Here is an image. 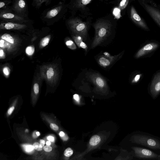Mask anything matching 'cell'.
Instances as JSON below:
<instances>
[{
	"label": "cell",
	"mask_w": 160,
	"mask_h": 160,
	"mask_svg": "<svg viewBox=\"0 0 160 160\" xmlns=\"http://www.w3.org/2000/svg\"><path fill=\"white\" fill-rule=\"evenodd\" d=\"M95 29V36L92 48H95L100 44L110 34L112 24L104 20L98 21L93 25Z\"/></svg>",
	"instance_id": "obj_1"
},
{
	"label": "cell",
	"mask_w": 160,
	"mask_h": 160,
	"mask_svg": "<svg viewBox=\"0 0 160 160\" xmlns=\"http://www.w3.org/2000/svg\"><path fill=\"white\" fill-rule=\"evenodd\" d=\"M40 76L47 82L51 85L58 82L59 72L58 68L55 64H50L43 65L40 67Z\"/></svg>",
	"instance_id": "obj_2"
},
{
	"label": "cell",
	"mask_w": 160,
	"mask_h": 160,
	"mask_svg": "<svg viewBox=\"0 0 160 160\" xmlns=\"http://www.w3.org/2000/svg\"><path fill=\"white\" fill-rule=\"evenodd\" d=\"M133 142L155 150H160V141L157 138L143 134L133 135Z\"/></svg>",
	"instance_id": "obj_3"
},
{
	"label": "cell",
	"mask_w": 160,
	"mask_h": 160,
	"mask_svg": "<svg viewBox=\"0 0 160 160\" xmlns=\"http://www.w3.org/2000/svg\"><path fill=\"white\" fill-rule=\"evenodd\" d=\"M67 23L71 30L74 34L80 36L82 38H86L88 28L86 22L75 18L68 20Z\"/></svg>",
	"instance_id": "obj_4"
},
{
	"label": "cell",
	"mask_w": 160,
	"mask_h": 160,
	"mask_svg": "<svg viewBox=\"0 0 160 160\" xmlns=\"http://www.w3.org/2000/svg\"><path fill=\"white\" fill-rule=\"evenodd\" d=\"M135 156L139 159L160 160V154L150 150L140 147L132 148Z\"/></svg>",
	"instance_id": "obj_5"
},
{
	"label": "cell",
	"mask_w": 160,
	"mask_h": 160,
	"mask_svg": "<svg viewBox=\"0 0 160 160\" xmlns=\"http://www.w3.org/2000/svg\"><path fill=\"white\" fill-rule=\"evenodd\" d=\"M150 91L153 99H155L160 93V72L154 76L151 82Z\"/></svg>",
	"instance_id": "obj_6"
},
{
	"label": "cell",
	"mask_w": 160,
	"mask_h": 160,
	"mask_svg": "<svg viewBox=\"0 0 160 160\" xmlns=\"http://www.w3.org/2000/svg\"><path fill=\"white\" fill-rule=\"evenodd\" d=\"M142 3L146 11L160 27V10L157 8L144 2Z\"/></svg>",
	"instance_id": "obj_7"
},
{
	"label": "cell",
	"mask_w": 160,
	"mask_h": 160,
	"mask_svg": "<svg viewBox=\"0 0 160 160\" xmlns=\"http://www.w3.org/2000/svg\"><path fill=\"white\" fill-rule=\"evenodd\" d=\"M130 16L131 20L136 24L146 30H149L146 23L139 16L133 6L131 8Z\"/></svg>",
	"instance_id": "obj_8"
},
{
	"label": "cell",
	"mask_w": 160,
	"mask_h": 160,
	"mask_svg": "<svg viewBox=\"0 0 160 160\" xmlns=\"http://www.w3.org/2000/svg\"><path fill=\"white\" fill-rule=\"evenodd\" d=\"M120 54L112 56L107 52L104 53V55L100 57L98 59L99 64L104 67L109 66L115 61L119 57Z\"/></svg>",
	"instance_id": "obj_9"
},
{
	"label": "cell",
	"mask_w": 160,
	"mask_h": 160,
	"mask_svg": "<svg viewBox=\"0 0 160 160\" xmlns=\"http://www.w3.org/2000/svg\"><path fill=\"white\" fill-rule=\"evenodd\" d=\"M0 18L2 20L15 22H25L24 18L10 12L2 11L0 14Z\"/></svg>",
	"instance_id": "obj_10"
},
{
	"label": "cell",
	"mask_w": 160,
	"mask_h": 160,
	"mask_svg": "<svg viewBox=\"0 0 160 160\" xmlns=\"http://www.w3.org/2000/svg\"><path fill=\"white\" fill-rule=\"evenodd\" d=\"M158 47L157 43L151 42L146 45L137 52L135 55L136 58H138L156 49Z\"/></svg>",
	"instance_id": "obj_11"
},
{
	"label": "cell",
	"mask_w": 160,
	"mask_h": 160,
	"mask_svg": "<svg viewBox=\"0 0 160 160\" xmlns=\"http://www.w3.org/2000/svg\"><path fill=\"white\" fill-rule=\"evenodd\" d=\"M26 25L11 22H2L0 25L2 30H21L27 27Z\"/></svg>",
	"instance_id": "obj_12"
},
{
	"label": "cell",
	"mask_w": 160,
	"mask_h": 160,
	"mask_svg": "<svg viewBox=\"0 0 160 160\" xmlns=\"http://www.w3.org/2000/svg\"><path fill=\"white\" fill-rule=\"evenodd\" d=\"M91 81L98 88L103 89L107 87L106 82L105 79L98 73H92L89 76Z\"/></svg>",
	"instance_id": "obj_13"
},
{
	"label": "cell",
	"mask_w": 160,
	"mask_h": 160,
	"mask_svg": "<svg viewBox=\"0 0 160 160\" xmlns=\"http://www.w3.org/2000/svg\"><path fill=\"white\" fill-rule=\"evenodd\" d=\"M62 8V5H60L52 8L47 12L45 18L49 19L54 18L60 12Z\"/></svg>",
	"instance_id": "obj_14"
},
{
	"label": "cell",
	"mask_w": 160,
	"mask_h": 160,
	"mask_svg": "<svg viewBox=\"0 0 160 160\" xmlns=\"http://www.w3.org/2000/svg\"><path fill=\"white\" fill-rule=\"evenodd\" d=\"M26 3L24 0H18L15 3L13 10L16 12L20 13L25 9Z\"/></svg>",
	"instance_id": "obj_15"
},
{
	"label": "cell",
	"mask_w": 160,
	"mask_h": 160,
	"mask_svg": "<svg viewBox=\"0 0 160 160\" xmlns=\"http://www.w3.org/2000/svg\"><path fill=\"white\" fill-rule=\"evenodd\" d=\"M72 38L76 44L79 48H81L84 49L86 51H87L88 49L87 46L83 42L82 38V37L76 35L75 36H72Z\"/></svg>",
	"instance_id": "obj_16"
},
{
	"label": "cell",
	"mask_w": 160,
	"mask_h": 160,
	"mask_svg": "<svg viewBox=\"0 0 160 160\" xmlns=\"http://www.w3.org/2000/svg\"><path fill=\"white\" fill-rule=\"evenodd\" d=\"M92 0H73V7L77 9H82Z\"/></svg>",
	"instance_id": "obj_17"
},
{
	"label": "cell",
	"mask_w": 160,
	"mask_h": 160,
	"mask_svg": "<svg viewBox=\"0 0 160 160\" xmlns=\"http://www.w3.org/2000/svg\"><path fill=\"white\" fill-rule=\"evenodd\" d=\"M51 38V35H49L42 38L39 44V48L41 49L46 46L49 43Z\"/></svg>",
	"instance_id": "obj_18"
},
{
	"label": "cell",
	"mask_w": 160,
	"mask_h": 160,
	"mask_svg": "<svg viewBox=\"0 0 160 160\" xmlns=\"http://www.w3.org/2000/svg\"><path fill=\"white\" fill-rule=\"evenodd\" d=\"M101 141L100 138L98 135L92 136L89 141L90 144L92 146H95L98 144Z\"/></svg>",
	"instance_id": "obj_19"
},
{
	"label": "cell",
	"mask_w": 160,
	"mask_h": 160,
	"mask_svg": "<svg viewBox=\"0 0 160 160\" xmlns=\"http://www.w3.org/2000/svg\"><path fill=\"white\" fill-rule=\"evenodd\" d=\"M1 38L4 39L9 43L14 44V39L13 38L10 34L4 33L1 36Z\"/></svg>",
	"instance_id": "obj_20"
},
{
	"label": "cell",
	"mask_w": 160,
	"mask_h": 160,
	"mask_svg": "<svg viewBox=\"0 0 160 160\" xmlns=\"http://www.w3.org/2000/svg\"><path fill=\"white\" fill-rule=\"evenodd\" d=\"M65 44L68 48L71 49L75 50L77 48L74 42L69 39L67 40L65 42Z\"/></svg>",
	"instance_id": "obj_21"
},
{
	"label": "cell",
	"mask_w": 160,
	"mask_h": 160,
	"mask_svg": "<svg viewBox=\"0 0 160 160\" xmlns=\"http://www.w3.org/2000/svg\"><path fill=\"white\" fill-rule=\"evenodd\" d=\"M35 52V48L33 45L28 46L26 48L25 52L26 54L29 56H32Z\"/></svg>",
	"instance_id": "obj_22"
},
{
	"label": "cell",
	"mask_w": 160,
	"mask_h": 160,
	"mask_svg": "<svg viewBox=\"0 0 160 160\" xmlns=\"http://www.w3.org/2000/svg\"><path fill=\"white\" fill-rule=\"evenodd\" d=\"M129 0H122L119 4V8L120 10L125 9L128 5Z\"/></svg>",
	"instance_id": "obj_23"
},
{
	"label": "cell",
	"mask_w": 160,
	"mask_h": 160,
	"mask_svg": "<svg viewBox=\"0 0 160 160\" xmlns=\"http://www.w3.org/2000/svg\"><path fill=\"white\" fill-rule=\"evenodd\" d=\"M73 153V151L70 148H68L65 150L64 154L65 156L69 157L71 156Z\"/></svg>",
	"instance_id": "obj_24"
},
{
	"label": "cell",
	"mask_w": 160,
	"mask_h": 160,
	"mask_svg": "<svg viewBox=\"0 0 160 160\" xmlns=\"http://www.w3.org/2000/svg\"><path fill=\"white\" fill-rule=\"evenodd\" d=\"M3 72L5 76L8 77L10 74V70L9 67L7 66L4 67L2 69Z\"/></svg>",
	"instance_id": "obj_25"
},
{
	"label": "cell",
	"mask_w": 160,
	"mask_h": 160,
	"mask_svg": "<svg viewBox=\"0 0 160 160\" xmlns=\"http://www.w3.org/2000/svg\"><path fill=\"white\" fill-rule=\"evenodd\" d=\"M39 145L40 144L37 142H34L33 145L34 149L38 151H41L42 149V148H41Z\"/></svg>",
	"instance_id": "obj_26"
},
{
	"label": "cell",
	"mask_w": 160,
	"mask_h": 160,
	"mask_svg": "<svg viewBox=\"0 0 160 160\" xmlns=\"http://www.w3.org/2000/svg\"><path fill=\"white\" fill-rule=\"evenodd\" d=\"M47 0H34L35 4L37 7L40 6L42 3Z\"/></svg>",
	"instance_id": "obj_27"
},
{
	"label": "cell",
	"mask_w": 160,
	"mask_h": 160,
	"mask_svg": "<svg viewBox=\"0 0 160 160\" xmlns=\"http://www.w3.org/2000/svg\"><path fill=\"white\" fill-rule=\"evenodd\" d=\"M141 75V74L137 75L132 80V83H135L138 82L139 80Z\"/></svg>",
	"instance_id": "obj_28"
},
{
	"label": "cell",
	"mask_w": 160,
	"mask_h": 160,
	"mask_svg": "<svg viewBox=\"0 0 160 160\" xmlns=\"http://www.w3.org/2000/svg\"><path fill=\"white\" fill-rule=\"evenodd\" d=\"M6 55L3 50L1 48H0V58L4 59L5 58Z\"/></svg>",
	"instance_id": "obj_29"
},
{
	"label": "cell",
	"mask_w": 160,
	"mask_h": 160,
	"mask_svg": "<svg viewBox=\"0 0 160 160\" xmlns=\"http://www.w3.org/2000/svg\"><path fill=\"white\" fill-rule=\"evenodd\" d=\"M25 149L26 151L29 152L33 150L34 148L33 146L28 145L26 146Z\"/></svg>",
	"instance_id": "obj_30"
},
{
	"label": "cell",
	"mask_w": 160,
	"mask_h": 160,
	"mask_svg": "<svg viewBox=\"0 0 160 160\" xmlns=\"http://www.w3.org/2000/svg\"><path fill=\"white\" fill-rule=\"evenodd\" d=\"M43 149L47 152H50L52 150V148L49 145H47L44 146Z\"/></svg>",
	"instance_id": "obj_31"
},
{
	"label": "cell",
	"mask_w": 160,
	"mask_h": 160,
	"mask_svg": "<svg viewBox=\"0 0 160 160\" xmlns=\"http://www.w3.org/2000/svg\"><path fill=\"white\" fill-rule=\"evenodd\" d=\"M50 127L52 129L55 130H57L59 129L57 125L52 123L50 124Z\"/></svg>",
	"instance_id": "obj_32"
},
{
	"label": "cell",
	"mask_w": 160,
	"mask_h": 160,
	"mask_svg": "<svg viewBox=\"0 0 160 160\" xmlns=\"http://www.w3.org/2000/svg\"><path fill=\"white\" fill-rule=\"evenodd\" d=\"M73 98L77 102H79L80 101V98L78 94H75L73 95Z\"/></svg>",
	"instance_id": "obj_33"
},
{
	"label": "cell",
	"mask_w": 160,
	"mask_h": 160,
	"mask_svg": "<svg viewBox=\"0 0 160 160\" xmlns=\"http://www.w3.org/2000/svg\"><path fill=\"white\" fill-rule=\"evenodd\" d=\"M5 41L4 39H1L0 40V47L1 48H4V46Z\"/></svg>",
	"instance_id": "obj_34"
},
{
	"label": "cell",
	"mask_w": 160,
	"mask_h": 160,
	"mask_svg": "<svg viewBox=\"0 0 160 160\" xmlns=\"http://www.w3.org/2000/svg\"><path fill=\"white\" fill-rule=\"evenodd\" d=\"M45 144V141L42 139H41L40 141V147L41 148H42Z\"/></svg>",
	"instance_id": "obj_35"
},
{
	"label": "cell",
	"mask_w": 160,
	"mask_h": 160,
	"mask_svg": "<svg viewBox=\"0 0 160 160\" xmlns=\"http://www.w3.org/2000/svg\"><path fill=\"white\" fill-rule=\"evenodd\" d=\"M14 109V106H12L11 107L8 111V114L9 115L11 114L12 113Z\"/></svg>",
	"instance_id": "obj_36"
},
{
	"label": "cell",
	"mask_w": 160,
	"mask_h": 160,
	"mask_svg": "<svg viewBox=\"0 0 160 160\" xmlns=\"http://www.w3.org/2000/svg\"><path fill=\"white\" fill-rule=\"evenodd\" d=\"M5 5V3L4 2H0V8H2Z\"/></svg>",
	"instance_id": "obj_37"
},
{
	"label": "cell",
	"mask_w": 160,
	"mask_h": 160,
	"mask_svg": "<svg viewBox=\"0 0 160 160\" xmlns=\"http://www.w3.org/2000/svg\"><path fill=\"white\" fill-rule=\"evenodd\" d=\"M48 140L50 141H53L54 140V138L52 136H50L48 137Z\"/></svg>",
	"instance_id": "obj_38"
},
{
	"label": "cell",
	"mask_w": 160,
	"mask_h": 160,
	"mask_svg": "<svg viewBox=\"0 0 160 160\" xmlns=\"http://www.w3.org/2000/svg\"><path fill=\"white\" fill-rule=\"evenodd\" d=\"M59 135L61 137H63L65 135V133L63 132H60L59 133Z\"/></svg>",
	"instance_id": "obj_39"
},
{
	"label": "cell",
	"mask_w": 160,
	"mask_h": 160,
	"mask_svg": "<svg viewBox=\"0 0 160 160\" xmlns=\"http://www.w3.org/2000/svg\"><path fill=\"white\" fill-rule=\"evenodd\" d=\"M46 144L47 145H50L51 142H50V141H47L46 142Z\"/></svg>",
	"instance_id": "obj_40"
},
{
	"label": "cell",
	"mask_w": 160,
	"mask_h": 160,
	"mask_svg": "<svg viewBox=\"0 0 160 160\" xmlns=\"http://www.w3.org/2000/svg\"><path fill=\"white\" fill-rule=\"evenodd\" d=\"M36 135H37V136H38L39 135H40V133L39 132H36Z\"/></svg>",
	"instance_id": "obj_41"
}]
</instances>
